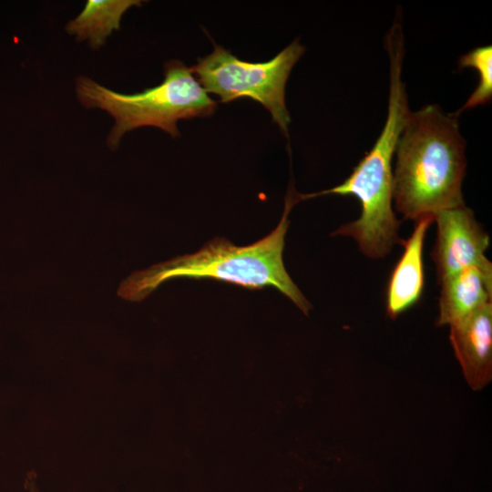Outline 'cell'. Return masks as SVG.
I'll list each match as a JSON object with an SVG mask.
<instances>
[{"label": "cell", "mask_w": 492, "mask_h": 492, "mask_svg": "<svg viewBox=\"0 0 492 492\" xmlns=\"http://www.w3.org/2000/svg\"><path fill=\"white\" fill-rule=\"evenodd\" d=\"M466 143L457 115L437 105L411 112L395 149L393 203L404 220H416L465 205Z\"/></svg>", "instance_id": "1"}, {"label": "cell", "mask_w": 492, "mask_h": 492, "mask_svg": "<svg viewBox=\"0 0 492 492\" xmlns=\"http://www.w3.org/2000/svg\"><path fill=\"white\" fill-rule=\"evenodd\" d=\"M386 49L390 58L388 109L374 146L342 184L317 193L297 194L299 200L328 194L354 196L361 204L360 217L341 225L333 235L353 238L362 253L372 259H382L405 242L398 234L400 220L393 210V159L411 113L402 79L404 38L388 36Z\"/></svg>", "instance_id": "2"}, {"label": "cell", "mask_w": 492, "mask_h": 492, "mask_svg": "<svg viewBox=\"0 0 492 492\" xmlns=\"http://www.w3.org/2000/svg\"><path fill=\"white\" fill-rule=\"evenodd\" d=\"M297 202L296 193L289 192L280 222L261 240L237 246L226 238L216 237L196 252L134 272L121 283L118 295L138 302L170 278H212L250 290L272 286L308 314L313 306L290 277L282 258L290 225L288 216Z\"/></svg>", "instance_id": "3"}, {"label": "cell", "mask_w": 492, "mask_h": 492, "mask_svg": "<svg viewBox=\"0 0 492 492\" xmlns=\"http://www.w3.org/2000/svg\"><path fill=\"white\" fill-rule=\"evenodd\" d=\"M76 89L85 108L103 109L115 119L108 138L111 149L118 146L126 132L145 126L157 127L178 137V120L208 117L217 108V103L193 77L190 68L179 60L165 63L162 83L139 93H118L87 77H77Z\"/></svg>", "instance_id": "4"}, {"label": "cell", "mask_w": 492, "mask_h": 492, "mask_svg": "<svg viewBox=\"0 0 492 492\" xmlns=\"http://www.w3.org/2000/svg\"><path fill=\"white\" fill-rule=\"evenodd\" d=\"M304 51L295 39L271 60L251 63L214 45L212 53L200 57L190 68L206 92L219 96L221 102L241 97L260 102L287 137L291 117L285 105V86Z\"/></svg>", "instance_id": "5"}, {"label": "cell", "mask_w": 492, "mask_h": 492, "mask_svg": "<svg viewBox=\"0 0 492 492\" xmlns=\"http://www.w3.org/2000/svg\"><path fill=\"white\" fill-rule=\"evenodd\" d=\"M436 240L431 257L436 264L438 284L468 267L492 269L485 256L489 235L466 205L435 215Z\"/></svg>", "instance_id": "6"}, {"label": "cell", "mask_w": 492, "mask_h": 492, "mask_svg": "<svg viewBox=\"0 0 492 492\" xmlns=\"http://www.w3.org/2000/svg\"><path fill=\"white\" fill-rule=\"evenodd\" d=\"M449 339L468 385L481 390L492 378V302L450 325Z\"/></svg>", "instance_id": "7"}, {"label": "cell", "mask_w": 492, "mask_h": 492, "mask_svg": "<svg viewBox=\"0 0 492 492\" xmlns=\"http://www.w3.org/2000/svg\"><path fill=\"white\" fill-rule=\"evenodd\" d=\"M431 216L415 220L414 231L403 244L404 252L390 275L386 289V313L395 319L420 300L425 287L423 250Z\"/></svg>", "instance_id": "8"}, {"label": "cell", "mask_w": 492, "mask_h": 492, "mask_svg": "<svg viewBox=\"0 0 492 492\" xmlns=\"http://www.w3.org/2000/svg\"><path fill=\"white\" fill-rule=\"evenodd\" d=\"M436 324L452 325L492 301V269L468 267L439 283Z\"/></svg>", "instance_id": "9"}, {"label": "cell", "mask_w": 492, "mask_h": 492, "mask_svg": "<svg viewBox=\"0 0 492 492\" xmlns=\"http://www.w3.org/2000/svg\"><path fill=\"white\" fill-rule=\"evenodd\" d=\"M140 5L141 1L137 0H88L81 13L67 23L66 30L78 41L87 40L92 48H99L114 30H119L123 14Z\"/></svg>", "instance_id": "10"}, {"label": "cell", "mask_w": 492, "mask_h": 492, "mask_svg": "<svg viewBox=\"0 0 492 492\" xmlns=\"http://www.w3.org/2000/svg\"><path fill=\"white\" fill-rule=\"evenodd\" d=\"M460 68L474 67L479 74L478 85L464 106L455 114L465 109L487 104L492 97V46H477L459 58Z\"/></svg>", "instance_id": "11"}]
</instances>
